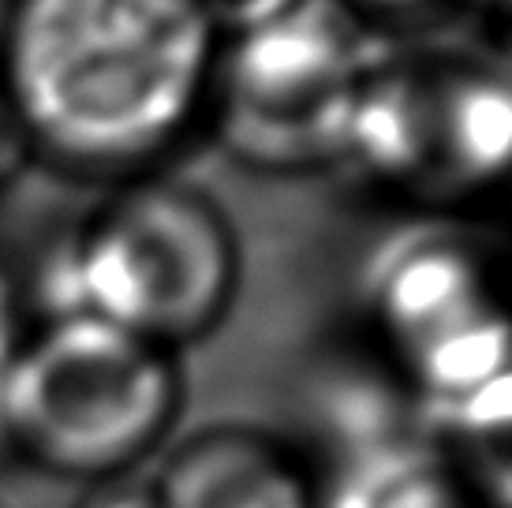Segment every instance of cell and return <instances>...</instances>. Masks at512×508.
Listing matches in <instances>:
<instances>
[{
    "instance_id": "1",
    "label": "cell",
    "mask_w": 512,
    "mask_h": 508,
    "mask_svg": "<svg viewBox=\"0 0 512 508\" xmlns=\"http://www.w3.org/2000/svg\"><path fill=\"white\" fill-rule=\"evenodd\" d=\"M214 49L206 0H15L0 42L15 120L83 165L176 139L206 101Z\"/></svg>"
},
{
    "instance_id": "2",
    "label": "cell",
    "mask_w": 512,
    "mask_h": 508,
    "mask_svg": "<svg viewBox=\"0 0 512 508\" xmlns=\"http://www.w3.org/2000/svg\"><path fill=\"white\" fill-rule=\"evenodd\" d=\"M180 408L172 352L94 314L64 311L19 340L0 374L8 449L60 479H124Z\"/></svg>"
},
{
    "instance_id": "3",
    "label": "cell",
    "mask_w": 512,
    "mask_h": 508,
    "mask_svg": "<svg viewBox=\"0 0 512 508\" xmlns=\"http://www.w3.org/2000/svg\"><path fill=\"white\" fill-rule=\"evenodd\" d=\"M374 49L344 0H262L214 49L210 90L232 150L303 165L344 150Z\"/></svg>"
},
{
    "instance_id": "4",
    "label": "cell",
    "mask_w": 512,
    "mask_h": 508,
    "mask_svg": "<svg viewBox=\"0 0 512 508\" xmlns=\"http://www.w3.org/2000/svg\"><path fill=\"white\" fill-rule=\"evenodd\" d=\"M68 273V311L172 352L221 322L236 288V247L221 213L199 195L139 187L94 217Z\"/></svg>"
},
{
    "instance_id": "5",
    "label": "cell",
    "mask_w": 512,
    "mask_h": 508,
    "mask_svg": "<svg viewBox=\"0 0 512 508\" xmlns=\"http://www.w3.org/2000/svg\"><path fill=\"white\" fill-rule=\"evenodd\" d=\"M385 318L430 389H479L501 370V318L479 273L456 254L419 251L397 262L385 281Z\"/></svg>"
},
{
    "instance_id": "6",
    "label": "cell",
    "mask_w": 512,
    "mask_h": 508,
    "mask_svg": "<svg viewBox=\"0 0 512 508\" xmlns=\"http://www.w3.org/2000/svg\"><path fill=\"white\" fill-rule=\"evenodd\" d=\"M150 486L161 508H318L296 456L243 426H217L184 441Z\"/></svg>"
},
{
    "instance_id": "7",
    "label": "cell",
    "mask_w": 512,
    "mask_h": 508,
    "mask_svg": "<svg viewBox=\"0 0 512 508\" xmlns=\"http://www.w3.org/2000/svg\"><path fill=\"white\" fill-rule=\"evenodd\" d=\"M434 161L453 180H490L505 169L512 139V101L501 75H456L438 83Z\"/></svg>"
},
{
    "instance_id": "8",
    "label": "cell",
    "mask_w": 512,
    "mask_h": 508,
    "mask_svg": "<svg viewBox=\"0 0 512 508\" xmlns=\"http://www.w3.org/2000/svg\"><path fill=\"white\" fill-rule=\"evenodd\" d=\"M367 508H483L468 486L438 467H408L367 497Z\"/></svg>"
},
{
    "instance_id": "9",
    "label": "cell",
    "mask_w": 512,
    "mask_h": 508,
    "mask_svg": "<svg viewBox=\"0 0 512 508\" xmlns=\"http://www.w3.org/2000/svg\"><path fill=\"white\" fill-rule=\"evenodd\" d=\"M75 508H161V501H157L154 486L113 479V482H98Z\"/></svg>"
},
{
    "instance_id": "10",
    "label": "cell",
    "mask_w": 512,
    "mask_h": 508,
    "mask_svg": "<svg viewBox=\"0 0 512 508\" xmlns=\"http://www.w3.org/2000/svg\"><path fill=\"white\" fill-rule=\"evenodd\" d=\"M15 0H0V42H4V30H8V19H12Z\"/></svg>"
},
{
    "instance_id": "11",
    "label": "cell",
    "mask_w": 512,
    "mask_h": 508,
    "mask_svg": "<svg viewBox=\"0 0 512 508\" xmlns=\"http://www.w3.org/2000/svg\"><path fill=\"white\" fill-rule=\"evenodd\" d=\"M367 4H382V8H412V4H423V0H367Z\"/></svg>"
}]
</instances>
